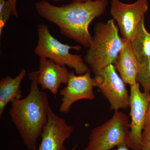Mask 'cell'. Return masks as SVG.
<instances>
[{
	"instance_id": "obj_1",
	"label": "cell",
	"mask_w": 150,
	"mask_h": 150,
	"mask_svg": "<svg viewBox=\"0 0 150 150\" xmlns=\"http://www.w3.org/2000/svg\"><path fill=\"white\" fill-rule=\"evenodd\" d=\"M108 4L107 0H91L57 6L42 0L35 3V8L41 17L59 28L61 34L88 48L92 37L89 26L104 13Z\"/></svg>"
},
{
	"instance_id": "obj_2",
	"label": "cell",
	"mask_w": 150,
	"mask_h": 150,
	"mask_svg": "<svg viewBox=\"0 0 150 150\" xmlns=\"http://www.w3.org/2000/svg\"><path fill=\"white\" fill-rule=\"evenodd\" d=\"M30 90L25 98L11 103V120L28 149L37 150V141L47 125L50 107L46 92L40 91L37 71L29 74Z\"/></svg>"
},
{
	"instance_id": "obj_3",
	"label": "cell",
	"mask_w": 150,
	"mask_h": 150,
	"mask_svg": "<svg viewBox=\"0 0 150 150\" xmlns=\"http://www.w3.org/2000/svg\"><path fill=\"white\" fill-rule=\"evenodd\" d=\"M127 40L119 35L118 25L113 19L97 23L85 62L94 74L109 65H114Z\"/></svg>"
},
{
	"instance_id": "obj_4",
	"label": "cell",
	"mask_w": 150,
	"mask_h": 150,
	"mask_svg": "<svg viewBox=\"0 0 150 150\" xmlns=\"http://www.w3.org/2000/svg\"><path fill=\"white\" fill-rule=\"evenodd\" d=\"M38 40L34 49L39 58L50 59L62 67L67 66L74 70L78 75H83L89 70L81 55L73 54L71 49L79 51L80 46H71L61 43L50 33L47 25H38L37 28Z\"/></svg>"
},
{
	"instance_id": "obj_5",
	"label": "cell",
	"mask_w": 150,
	"mask_h": 150,
	"mask_svg": "<svg viewBox=\"0 0 150 150\" xmlns=\"http://www.w3.org/2000/svg\"><path fill=\"white\" fill-rule=\"evenodd\" d=\"M129 130V117L121 111H115L111 118L92 129L83 150H110L127 145Z\"/></svg>"
},
{
	"instance_id": "obj_6",
	"label": "cell",
	"mask_w": 150,
	"mask_h": 150,
	"mask_svg": "<svg viewBox=\"0 0 150 150\" xmlns=\"http://www.w3.org/2000/svg\"><path fill=\"white\" fill-rule=\"evenodd\" d=\"M94 75L95 87L99 89L107 100L111 110L117 111L129 107L130 93L114 65H109Z\"/></svg>"
},
{
	"instance_id": "obj_7",
	"label": "cell",
	"mask_w": 150,
	"mask_h": 150,
	"mask_svg": "<svg viewBox=\"0 0 150 150\" xmlns=\"http://www.w3.org/2000/svg\"><path fill=\"white\" fill-rule=\"evenodd\" d=\"M149 10L148 0H138L131 4L112 0L110 13L117 23L121 37L131 40Z\"/></svg>"
},
{
	"instance_id": "obj_8",
	"label": "cell",
	"mask_w": 150,
	"mask_h": 150,
	"mask_svg": "<svg viewBox=\"0 0 150 150\" xmlns=\"http://www.w3.org/2000/svg\"><path fill=\"white\" fill-rule=\"evenodd\" d=\"M150 93L142 92L138 83L130 86V130L127 146L132 150H142V133L147 115Z\"/></svg>"
},
{
	"instance_id": "obj_9",
	"label": "cell",
	"mask_w": 150,
	"mask_h": 150,
	"mask_svg": "<svg viewBox=\"0 0 150 150\" xmlns=\"http://www.w3.org/2000/svg\"><path fill=\"white\" fill-rule=\"evenodd\" d=\"M67 85L59 92V94L62 96L59 107V111L61 113H68L72 105L78 100H92L95 97L93 91L95 86L90 69L81 75L75 74L73 71L70 72Z\"/></svg>"
},
{
	"instance_id": "obj_10",
	"label": "cell",
	"mask_w": 150,
	"mask_h": 150,
	"mask_svg": "<svg viewBox=\"0 0 150 150\" xmlns=\"http://www.w3.org/2000/svg\"><path fill=\"white\" fill-rule=\"evenodd\" d=\"M74 131V127L56 115L49 108L47 125L41 134L37 150H68L64 146Z\"/></svg>"
},
{
	"instance_id": "obj_11",
	"label": "cell",
	"mask_w": 150,
	"mask_h": 150,
	"mask_svg": "<svg viewBox=\"0 0 150 150\" xmlns=\"http://www.w3.org/2000/svg\"><path fill=\"white\" fill-rule=\"evenodd\" d=\"M38 83L43 90H48L55 97L62 84H67L70 72L65 67L56 64L50 59L39 58Z\"/></svg>"
},
{
	"instance_id": "obj_12",
	"label": "cell",
	"mask_w": 150,
	"mask_h": 150,
	"mask_svg": "<svg viewBox=\"0 0 150 150\" xmlns=\"http://www.w3.org/2000/svg\"><path fill=\"white\" fill-rule=\"evenodd\" d=\"M115 69L126 84L131 86L137 82L139 65L128 40L114 64Z\"/></svg>"
},
{
	"instance_id": "obj_13",
	"label": "cell",
	"mask_w": 150,
	"mask_h": 150,
	"mask_svg": "<svg viewBox=\"0 0 150 150\" xmlns=\"http://www.w3.org/2000/svg\"><path fill=\"white\" fill-rule=\"evenodd\" d=\"M26 74V70L22 69L16 77L7 76L0 81V118L8 103L22 98L21 85Z\"/></svg>"
},
{
	"instance_id": "obj_14",
	"label": "cell",
	"mask_w": 150,
	"mask_h": 150,
	"mask_svg": "<svg viewBox=\"0 0 150 150\" xmlns=\"http://www.w3.org/2000/svg\"><path fill=\"white\" fill-rule=\"evenodd\" d=\"M130 41L139 66L150 59V33L146 29L144 20L141 22Z\"/></svg>"
},
{
	"instance_id": "obj_15",
	"label": "cell",
	"mask_w": 150,
	"mask_h": 150,
	"mask_svg": "<svg viewBox=\"0 0 150 150\" xmlns=\"http://www.w3.org/2000/svg\"><path fill=\"white\" fill-rule=\"evenodd\" d=\"M137 81L142 87L143 92L150 93V59L139 66Z\"/></svg>"
},
{
	"instance_id": "obj_16",
	"label": "cell",
	"mask_w": 150,
	"mask_h": 150,
	"mask_svg": "<svg viewBox=\"0 0 150 150\" xmlns=\"http://www.w3.org/2000/svg\"><path fill=\"white\" fill-rule=\"evenodd\" d=\"M11 15L13 16L12 6L9 0L6 1L5 5L0 11V35L1 36L3 28L8 20Z\"/></svg>"
},
{
	"instance_id": "obj_17",
	"label": "cell",
	"mask_w": 150,
	"mask_h": 150,
	"mask_svg": "<svg viewBox=\"0 0 150 150\" xmlns=\"http://www.w3.org/2000/svg\"><path fill=\"white\" fill-rule=\"evenodd\" d=\"M141 148L142 150H150V127L143 131Z\"/></svg>"
},
{
	"instance_id": "obj_18",
	"label": "cell",
	"mask_w": 150,
	"mask_h": 150,
	"mask_svg": "<svg viewBox=\"0 0 150 150\" xmlns=\"http://www.w3.org/2000/svg\"><path fill=\"white\" fill-rule=\"evenodd\" d=\"M150 127V93L149 97V105H148V109L147 115L146 120V124L144 127V129H147Z\"/></svg>"
},
{
	"instance_id": "obj_19",
	"label": "cell",
	"mask_w": 150,
	"mask_h": 150,
	"mask_svg": "<svg viewBox=\"0 0 150 150\" xmlns=\"http://www.w3.org/2000/svg\"><path fill=\"white\" fill-rule=\"evenodd\" d=\"M9 1H10L11 4L15 14L16 16L18 15V13L17 11L16 6L17 0H9Z\"/></svg>"
},
{
	"instance_id": "obj_20",
	"label": "cell",
	"mask_w": 150,
	"mask_h": 150,
	"mask_svg": "<svg viewBox=\"0 0 150 150\" xmlns=\"http://www.w3.org/2000/svg\"><path fill=\"white\" fill-rule=\"evenodd\" d=\"M116 150H130L129 149L127 146L126 144L120 145L117 147V149Z\"/></svg>"
},
{
	"instance_id": "obj_21",
	"label": "cell",
	"mask_w": 150,
	"mask_h": 150,
	"mask_svg": "<svg viewBox=\"0 0 150 150\" xmlns=\"http://www.w3.org/2000/svg\"><path fill=\"white\" fill-rule=\"evenodd\" d=\"M6 2L5 0H0V11L2 9L4 6L5 5Z\"/></svg>"
},
{
	"instance_id": "obj_22",
	"label": "cell",
	"mask_w": 150,
	"mask_h": 150,
	"mask_svg": "<svg viewBox=\"0 0 150 150\" xmlns=\"http://www.w3.org/2000/svg\"><path fill=\"white\" fill-rule=\"evenodd\" d=\"M54 1H62V0H53ZM73 1L76 2H85L87 1H91V0H72Z\"/></svg>"
},
{
	"instance_id": "obj_23",
	"label": "cell",
	"mask_w": 150,
	"mask_h": 150,
	"mask_svg": "<svg viewBox=\"0 0 150 150\" xmlns=\"http://www.w3.org/2000/svg\"><path fill=\"white\" fill-rule=\"evenodd\" d=\"M71 150H77L76 149V146H74V147L72 148V149Z\"/></svg>"
}]
</instances>
